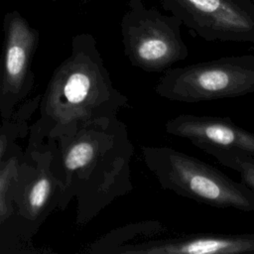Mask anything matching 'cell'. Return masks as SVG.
<instances>
[{"instance_id": "4fadbf2b", "label": "cell", "mask_w": 254, "mask_h": 254, "mask_svg": "<svg viewBox=\"0 0 254 254\" xmlns=\"http://www.w3.org/2000/svg\"><path fill=\"white\" fill-rule=\"evenodd\" d=\"M164 223L157 220H147L134 223H128L106 233L97 239L87 248L88 253L97 254H113L121 245L135 241L142 237L159 235L167 232Z\"/></svg>"}, {"instance_id": "5b68a950", "label": "cell", "mask_w": 254, "mask_h": 254, "mask_svg": "<svg viewBox=\"0 0 254 254\" xmlns=\"http://www.w3.org/2000/svg\"><path fill=\"white\" fill-rule=\"evenodd\" d=\"M175 15L147 7L142 0H129L121 23L124 55L130 64L146 72H164L189 56Z\"/></svg>"}, {"instance_id": "5bb4252c", "label": "cell", "mask_w": 254, "mask_h": 254, "mask_svg": "<svg viewBox=\"0 0 254 254\" xmlns=\"http://www.w3.org/2000/svg\"><path fill=\"white\" fill-rule=\"evenodd\" d=\"M207 154L214 157L221 165L239 174L241 182L254 191V157L243 152L208 150Z\"/></svg>"}, {"instance_id": "9a60e30c", "label": "cell", "mask_w": 254, "mask_h": 254, "mask_svg": "<svg viewBox=\"0 0 254 254\" xmlns=\"http://www.w3.org/2000/svg\"><path fill=\"white\" fill-rule=\"evenodd\" d=\"M52 1H54V2H56V1H59V0H52Z\"/></svg>"}, {"instance_id": "7a4b0ae2", "label": "cell", "mask_w": 254, "mask_h": 254, "mask_svg": "<svg viewBox=\"0 0 254 254\" xmlns=\"http://www.w3.org/2000/svg\"><path fill=\"white\" fill-rule=\"evenodd\" d=\"M128 105V97L111 81L94 37L75 35L70 55L55 69L41 96L40 115L30 126L28 141H42L90 121L116 117Z\"/></svg>"}, {"instance_id": "7c38bea8", "label": "cell", "mask_w": 254, "mask_h": 254, "mask_svg": "<svg viewBox=\"0 0 254 254\" xmlns=\"http://www.w3.org/2000/svg\"><path fill=\"white\" fill-rule=\"evenodd\" d=\"M41 96L25 100L0 125V171L9 159L22 149L20 141L28 136L32 115L38 109Z\"/></svg>"}, {"instance_id": "8fae6325", "label": "cell", "mask_w": 254, "mask_h": 254, "mask_svg": "<svg viewBox=\"0 0 254 254\" xmlns=\"http://www.w3.org/2000/svg\"><path fill=\"white\" fill-rule=\"evenodd\" d=\"M25 149L15 153L0 171V253L28 252L15 223L14 197L21 175Z\"/></svg>"}, {"instance_id": "2e32d148", "label": "cell", "mask_w": 254, "mask_h": 254, "mask_svg": "<svg viewBox=\"0 0 254 254\" xmlns=\"http://www.w3.org/2000/svg\"><path fill=\"white\" fill-rule=\"evenodd\" d=\"M253 113H254V109H253Z\"/></svg>"}, {"instance_id": "ba28073f", "label": "cell", "mask_w": 254, "mask_h": 254, "mask_svg": "<svg viewBox=\"0 0 254 254\" xmlns=\"http://www.w3.org/2000/svg\"><path fill=\"white\" fill-rule=\"evenodd\" d=\"M4 45L0 60V115L8 119L34 87L32 62L40 33L19 11L5 14Z\"/></svg>"}, {"instance_id": "9c48e42d", "label": "cell", "mask_w": 254, "mask_h": 254, "mask_svg": "<svg viewBox=\"0 0 254 254\" xmlns=\"http://www.w3.org/2000/svg\"><path fill=\"white\" fill-rule=\"evenodd\" d=\"M113 254H254V233H163L125 243Z\"/></svg>"}, {"instance_id": "3957f363", "label": "cell", "mask_w": 254, "mask_h": 254, "mask_svg": "<svg viewBox=\"0 0 254 254\" xmlns=\"http://www.w3.org/2000/svg\"><path fill=\"white\" fill-rule=\"evenodd\" d=\"M143 162L160 187L215 208L254 212V191L198 158L170 147H140Z\"/></svg>"}, {"instance_id": "52a82bcc", "label": "cell", "mask_w": 254, "mask_h": 254, "mask_svg": "<svg viewBox=\"0 0 254 254\" xmlns=\"http://www.w3.org/2000/svg\"><path fill=\"white\" fill-rule=\"evenodd\" d=\"M165 11L208 42L249 43L254 50V0H160Z\"/></svg>"}, {"instance_id": "8992f818", "label": "cell", "mask_w": 254, "mask_h": 254, "mask_svg": "<svg viewBox=\"0 0 254 254\" xmlns=\"http://www.w3.org/2000/svg\"><path fill=\"white\" fill-rule=\"evenodd\" d=\"M64 184L52 167V153L45 141H28L14 197L17 231L30 247L42 223L60 208Z\"/></svg>"}, {"instance_id": "30bf717a", "label": "cell", "mask_w": 254, "mask_h": 254, "mask_svg": "<svg viewBox=\"0 0 254 254\" xmlns=\"http://www.w3.org/2000/svg\"><path fill=\"white\" fill-rule=\"evenodd\" d=\"M165 131L189 140L205 153L208 150L237 151L254 157V133L229 117L180 114L165 123Z\"/></svg>"}, {"instance_id": "277c9868", "label": "cell", "mask_w": 254, "mask_h": 254, "mask_svg": "<svg viewBox=\"0 0 254 254\" xmlns=\"http://www.w3.org/2000/svg\"><path fill=\"white\" fill-rule=\"evenodd\" d=\"M162 98L197 103L254 93V56L221 57L164 71L154 86Z\"/></svg>"}, {"instance_id": "6da1fadb", "label": "cell", "mask_w": 254, "mask_h": 254, "mask_svg": "<svg viewBox=\"0 0 254 254\" xmlns=\"http://www.w3.org/2000/svg\"><path fill=\"white\" fill-rule=\"evenodd\" d=\"M42 141L50 148L53 170L64 184L60 208L76 199V223L86 224L115 199L133 191L134 146L117 116Z\"/></svg>"}]
</instances>
